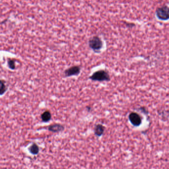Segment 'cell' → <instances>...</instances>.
<instances>
[{
    "label": "cell",
    "instance_id": "3957f363",
    "mask_svg": "<svg viewBox=\"0 0 169 169\" xmlns=\"http://www.w3.org/2000/svg\"><path fill=\"white\" fill-rule=\"evenodd\" d=\"M156 15L159 19L167 20L169 18V8L163 6L156 10Z\"/></svg>",
    "mask_w": 169,
    "mask_h": 169
},
{
    "label": "cell",
    "instance_id": "8992f818",
    "mask_svg": "<svg viewBox=\"0 0 169 169\" xmlns=\"http://www.w3.org/2000/svg\"><path fill=\"white\" fill-rule=\"evenodd\" d=\"M49 130L52 132H59L64 130V127L60 125H53L49 126Z\"/></svg>",
    "mask_w": 169,
    "mask_h": 169
},
{
    "label": "cell",
    "instance_id": "ba28073f",
    "mask_svg": "<svg viewBox=\"0 0 169 169\" xmlns=\"http://www.w3.org/2000/svg\"><path fill=\"white\" fill-rule=\"evenodd\" d=\"M51 118H52V115H51V113L49 111L44 112L41 115L42 119L43 121L45 122L49 121L51 119Z\"/></svg>",
    "mask_w": 169,
    "mask_h": 169
},
{
    "label": "cell",
    "instance_id": "9c48e42d",
    "mask_svg": "<svg viewBox=\"0 0 169 169\" xmlns=\"http://www.w3.org/2000/svg\"><path fill=\"white\" fill-rule=\"evenodd\" d=\"M30 151L33 154H37L39 152V147L36 144H33L30 148Z\"/></svg>",
    "mask_w": 169,
    "mask_h": 169
},
{
    "label": "cell",
    "instance_id": "7a4b0ae2",
    "mask_svg": "<svg viewBox=\"0 0 169 169\" xmlns=\"http://www.w3.org/2000/svg\"><path fill=\"white\" fill-rule=\"evenodd\" d=\"M89 46L94 52L98 53L101 52L103 47V44L102 39L98 36H94L89 40Z\"/></svg>",
    "mask_w": 169,
    "mask_h": 169
},
{
    "label": "cell",
    "instance_id": "277c9868",
    "mask_svg": "<svg viewBox=\"0 0 169 169\" xmlns=\"http://www.w3.org/2000/svg\"><path fill=\"white\" fill-rule=\"evenodd\" d=\"M81 68L79 66H72L66 69L64 72L65 77H70L72 76H77L80 74Z\"/></svg>",
    "mask_w": 169,
    "mask_h": 169
},
{
    "label": "cell",
    "instance_id": "52a82bcc",
    "mask_svg": "<svg viewBox=\"0 0 169 169\" xmlns=\"http://www.w3.org/2000/svg\"><path fill=\"white\" fill-rule=\"evenodd\" d=\"M104 127L101 125H98L95 127V134L97 136H101L104 132Z\"/></svg>",
    "mask_w": 169,
    "mask_h": 169
},
{
    "label": "cell",
    "instance_id": "5b68a950",
    "mask_svg": "<svg viewBox=\"0 0 169 169\" xmlns=\"http://www.w3.org/2000/svg\"><path fill=\"white\" fill-rule=\"evenodd\" d=\"M129 119L133 125L138 126L142 122L141 117L137 114L136 113H132L129 115Z\"/></svg>",
    "mask_w": 169,
    "mask_h": 169
},
{
    "label": "cell",
    "instance_id": "30bf717a",
    "mask_svg": "<svg viewBox=\"0 0 169 169\" xmlns=\"http://www.w3.org/2000/svg\"><path fill=\"white\" fill-rule=\"evenodd\" d=\"M7 90L5 82L2 80H0V95L4 94Z\"/></svg>",
    "mask_w": 169,
    "mask_h": 169
},
{
    "label": "cell",
    "instance_id": "6da1fadb",
    "mask_svg": "<svg viewBox=\"0 0 169 169\" xmlns=\"http://www.w3.org/2000/svg\"><path fill=\"white\" fill-rule=\"evenodd\" d=\"M89 79L92 81L108 82L110 80V76L109 73L107 70L101 69L93 73L89 77Z\"/></svg>",
    "mask_w": 169,
    "mask_h": 169
},
{
    "label": "cell",
    "instance_id": "8fae6325",
    "mask_svg": "<svg viewBox=\"0 0 169 169\" xmlns=\"http://www.w3.org/2000/svg\"><path fill=\"white\" fill-rule=\"evenodd\" d=\"M8 67H10L11 69H14L15 68V64H14V62L13 60H9L8 61Z\"/></svg>",
    "mask_w": 169,
    "mask_h": 169
}]
</instances>
